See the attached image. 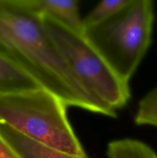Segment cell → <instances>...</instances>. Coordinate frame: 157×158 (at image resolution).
I'll return each instance as SVG.
<instances>
[{
	"label": "cell",
	"instance_id": "obj_2",
	"mask_svg": "<svg viewBox=\"0 0 157 158\" xmlns=\"http://www.w3.org/2000/svg\"><path fill=\"white\" fill-rule=\"evenodd\" d=\"M155 12L151 0H131L123 10L83 29V35L115 73L129 83L152 42Z\"/></svg>",
	"mask_w": 157,
	"mask_h": 158
},
{
	"label": "cell",
	"instance_id": "obj_5",
	"mask_svg": "<svg viewBox=\"0 0 157 158\" xmlns=\"http://www.w3.org/2000/svg\"><path fill=\"white\" fill-rule=\"evenodd\" d=\"M0 136L21 158H89L72 155L32 140L0 121Z\"/></svg>",
	"mask_w": 157,
	"mask_h": 158
},
{
	"label": "cell",
	"instance_id": "obj_11",
	"mask_svg": "<svg viewBox=\"0 0 157 158\" xmlns=\"http://www.w3.org/2000/svg\"><path fill=\"white\" fill-rule=\"evenodd\" d=\"M0 158H21L0 136Z\"/></svg>",
	"mask_w": 157,
	"mask_h": 158
},
{
	"label": "cell",
	"instance_id": "obj_3",
	"mask_svg": "<svg viewBox=\"0 0 157 158\" xmlns=\"http://www.w3.org/2000/svg\"><path fill=\"white\" fill-rule=\"evenodd\" d=\"M66 108L62 100L44 88L0 95V121L38 143L72 155L86 156Z\"/></svg>",
	"mask_w": 157,
	"mask_h": 158
},
{
	"label": "cell",
	"instance_id": "obj_9",
	"mask_svg": "<svg viewBox=\"0 0 157 158\" xmlns=\"http://www.w3.org/2000/svg\"><path fill=\"white\" fill-rule=\"evenodd\" d=\"M131 0L102 1L83 19V29L101 23L116 15L130 3Z\"/></svg>",
	"mask_w": 157,
	"mask_h": 158
},
{
	"label": "cell",
	"instance_id": "obj_1",
	"mask_svg": "<svg viewBox=\"0 0 157 158\" xmlns=\"http://www.w3.org/2000/svg\"><path fill=\"white\" fill-rule=\"evenodd\" d=\"M0 55L67 106L117 117L77 78L48 35L42 16L25 0H0Z\"/></svg>",
	"mask_w": 157,
	"mask_h": 158
},
{
	"label": "cell",
	"instance_id": "obj_10",
	"mask_svg": "<svg viewBox=\"0 0 157 158\" xmlns=\"http://www.w3.org/2000/svg\"><path fill=\"white\" fill-rule=\"evenodd\" d=\"M134 120L139 126L147 125L157 127V86L140 100Z\"/></svg>",
	"mask_w": 157,
	"mask_h": 158
},
{
	"label": "cell",
	"instance_id": "obj_7",
	"mask_svg": "<svg viewBox=\"0 0 157 158\" xmlns=\"http://www.w3.org/2000/svg\"><path fill=\"white\" fill-rule=\"evenodd\" d=\"M42 88L27 73L0 55V95Z\"/></svg>",
	"mask_w": 157,
	"mask_h": 158
},
{
	"label": "cell",
	"instance_id": "obj_4",
	"mask_svg": "<svg viewBox=\"0 0 157 158\" xmlns=\"http://www.w3.org/2000/svg\"><path fill=\"white\" fill-rule=\"evenodd\" d=\"M42 16L48 35L85 87L115 111L126 106L131 97L129 84L115 73L83 34Z\"/></svg>",
	"mask_w": 157,
	"mask_h": 158
},
{
	"label": "cell",
	"instance_id": "obj_6",
	"mask_svg": "<svg viewBox=\"0 0 157 158\" xmlns=\"http://www.w3.org/2000/svg\"><path fill=\"white\" fill-rule=\"evenodd\" d=\"M33 10L62 23L75 32L83 33V19L78 2L75 0H25Z\"/></svg>",
	"mask_w": 157,
	"mask_h": 158
},
{
	"label": "cell",
	"instance_id": "obj_8",
	"mask_svg": "<svg viewBox=\"0 0 157 158\" xmlns=\"http://www.w3.org/2000/svg\"><path fill=\"white\" fill-rule=\"evenodd\" d=\"M109 158H157V154L144 142L132 138L112 140L108 143Z\"/></svg>",
	"mask_w": 157,
	"mask_h": 158
}]
</instances>
